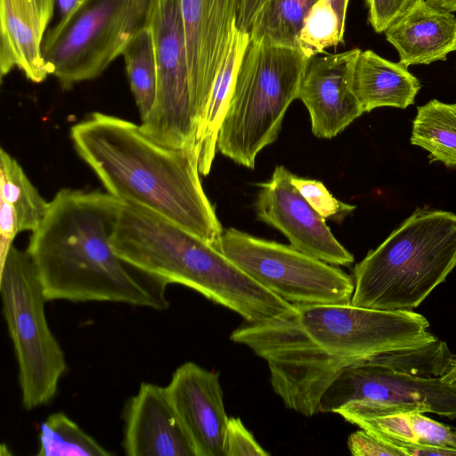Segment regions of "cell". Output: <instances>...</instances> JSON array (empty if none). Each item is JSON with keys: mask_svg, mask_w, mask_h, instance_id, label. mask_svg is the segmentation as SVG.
Instances as JSON below:
<instances>
[{"mask_svg": "<svg viewBox=\"0 0 456 456\" xmlns=\"http://www.w3.org/2000/svg\"><path fill=\"white\" fill-rule=\"evenodd\" d=\"M126 263L163 285L176 283L247 322L284 315L295 305L255 281L218 248L154 212L121 201L111 236Z\"/></svg>", "mask_w": 456, "mask_h": 456, "instance_id": "cell-3", "label": "cell"}, {"mask_svg": "<svg viewBox=\"0 0 456 456\" xmlns=\"http://www.w3.org/2000/svg\"><path fill=\"white\" fill-rule=\"evenodd\" d=\"M239 2L180 0L191 91L200 119L229 49Z\"/></svg>", "mask_w": 456, "mask_h": 456, "instance_id": "cell-14", "label": "cell"}, {"mask_svg": "<svg viewBox=\"0 0 456 456\" xmlns=\"http://www.w3.org/2000/svg\"><path fill=\"white\" fill-rule=\"evenodd\" d=\"M165 387L196 456H224L229 418L219 373L186 362L174 371Z\"/></svg>", "mask_w": 456, "mask_h": 456, "instance_id": "cell-15", "label": "cell"}, {"mask_svg": "<svg viewBox=\"0 0 456 456\" xmlns=\"http://www.w3.org/2000/svg\"><path fill=\"white\" fill-rule=\"evenodd\" d=\"M309 60L299 49L249 39L218 135L223 155L255 167L257 154L278 138Z\"/></svg>", "mask_w": 456, "mask_h": 456, "instance_id": "cell-5", "label": "cell"}, {"mask_svg": "<svg viewBox=\"0 0 456 456\" xmlns=\"http://www.w3.org/2000/svg\"><path fill=\"white\" fill-rule=\"evenodd\" d=\"M344 42L338 17L327 0H318L305 19L298 35L299 50L311 59Z\"/></svg>", "mask_w": 456, "mask_h": 456, "instance_id": "cell-27", "label": "cell"}, {"mask_svg": "<svg viewBox=\"0 0 456 456\" xmlns=\"http://www.w3.org/2000/svg\"><path fill=\"white\" fill-rule=\"evenodd\" d=\"M410 141L426 150L431 161L456 168V103L433 99L419 106Z\"/></svg>", "mask_w": 456, "mask_h": 456, "instance_id": "cell-23", "label": "cell"}, {"mask_svg": "<svg viewBox=\"0 0 456 456\" xmlns=\"http://www.w3.org/2000/svg\"><path fill=\"white\" fill-rule=\"evenodd\" d=\"M351 423L369 431L382 441L401 440L419 444L411 424L410 412L361 418L354 419Z\"/></svg>", "mask_w": 456, "mask_h": 456, "instance_id": "cell-29", "label": "cell"}, {"mask_svg": "<svg viewBox=\"0 0 456 456\" xmlns=\"http://www.w3.org/2000/svg\"><path fill=\"white\" fill-rule=\"evenodd\" d=\"M354 401L456 419V386L441 377L425 378L395 370L370 357L343 369L322 395L320 412L336 413Z\"/></svg>", "mask_w": 456, "mask_h": 456, "instance_id": "cell-12", "label": "cell"}, {"mask_svg": "<svg viewBox=\"0 0 456 456\" xmlns=\"http://www.w3.org/2000/svg\"><path fill=\"white\" fill-rule=\"evenodd\" d=\"M59 10V22L66 20L83 0H54Z\"/></svg>", "mask_w": 456, "mask_h": 456, "instance_id": "cell-36", "label": "cell"}, {"mask_svg": "<svg viewBox=\"0 0 456 456\" xmlns=\"http://www.w3.org/2000/svg\"><path fill=\"white\" fill-rule=\"evenodd\" d=\"M266 0H240L236 27L242 32H249L253 20Z\"/></svg>", "mask_w": 456, "mask_h": 456, "instance_id": "cell-34", "label": "cell"}, {"mask_svg": "<svg viewBox=\"0 0 456 456\" xmlns=\"http://www.w3.org/2000/svg\"><path fill=\"white\" fill-rule=\"evenodd\" d=\"M0 21L1 77L17 68L28 80L43 82L49 73L42 50L45 30L35 0H0Z\"/></svg>", "mask_w": 456, "mask_h": 456, "instance_id": "cell-19", "label": "cell"}, {"mask_svg": "<svg viewBox=\"0 0 456 456\" xmlns=\"http://www.w3.org/2000/svg\"><path fill=\"white\" fill-rule=\"evenodd\" d=\"M317 1L266 0L253 20L249 39L299 49V32Z\"/></svg>", "mask_w": 456, "mask_h": 456, "instance_id": "cell-24", "label": "cell"}, {"mask_svg": "<svg viewBox=\"0 0 456 456\" xmlns=\"http://www.w3.org/2000/svg\"><path fill=\"white\" fill-rule=\"evenodd\" d=\"M43 29L45 31L53 14L54 0H35Z\"/></svg>", "mask_w": 456, "mask_h": 456, "instance_id": "cell-35", "label": "cell"}, {"mask_svg": "<svg viewBox=\"0 0 456 456\" xmlns=\"http://www.w3.org/2000/svg\"><path fill=\"white\" fill-rule=\"evenodd\" d=\"M157 0H83L71 15L44 37L49 75L64 90L100 76L141 29Z\"/></svg>", "mask_w": 456, "mask_h": 456, "instance_id": "cell-7", "label": "cell"}, {"mask_svg": "<svg viewBox=\"0 0 456 456\" xmlns=\"http://www.w3.org/2000/svg\"><path fill=\"white\" fill-rule=\"evenodd\" d=\"M158 69L154 107L140 128L157 143L183 148L195 142L200 115L190 79L180 0H157L151 22Z\"/></svg>", "mask_w": 456, "mask_h": 456, "instance_id": "cell-11", "label": "cell"}, {"mask_svg": "<svg viewBox=\"0 0 456 456\" xmlns=\"http://www.w3.org/2000/svg\"><path fill=\"white\" fill-rule=\"evenodd\" d=\"M384 33L406 67L445 61L456 51V16L426 0Z\"/></svg>", "mask_w": 456, "mask_h": 456, "instance_id": "cell-18", "label": "cell"}, {"mask_svg": "<svg viewBox=\"0 0 456 456\" xmlns=\"http://www.w3.org/2000/svg\"><path fill=\"white\" fill-rule=\"evenodd\" d=\"M231 339L267 362L274 393L287 408L306 417L320 412L322 395L346 367L307 336L295 307L265 322H247Z\"/></svg>", "mask_w": 456, "mask_h": 456, "instance_id": "cell-8", "label": "cell"}, {"mask_svg": "<svg viewBox=\"0 0 456 456\" xmlns=\"http://www.w3.org/2000/svg\"><path fill=\"white\" fill-rule=\"evenodd\" d=\"M291 183L309 205L324 219L341 221L356 208L354 205L338 200L320 181L293 175Z\"/></svg>", "mask_w": 456, "mask_h": 456, "instance_id": "cell-28", "label": "cell"}, {"mask_svg": "<svg viewBox=\"0 0 456 456\" xmlns=\"http://www.w3.org/2000/svg\"><path fill=\"white\" fill-rule=\"evenodd\" d=\"M422 1L366 0L369 10V22L375 32L383 33Z\"/></svg>", "mask_w": 456, "mask_h": 456, "instance_id": "cell-30", "label": "cell"}, {"mask_svg": "<svg viewBox=\"0 0 456 456\" xmlns=\"http://www.w3.org/2000/svg\"><path fill=\"white\" fill-rule=\"evenodd\" d=\"M347 446L354 456H404L402 451L362 428L348 436Z\"/></svg>", "mask_w": 456, "mask_h": 456, "instance_id": "cell-33", "label": "cell"}, {"mask_svg": "<svg viewBox=\"0 0 456 456\" xmlns=\"http://www.w3.org/2000/svg\"><path fill=\"white\" fill-rule=\"evenodd\" d=\"M441 378L444 382L456 386V357L448 369L447 372Z\"/></svg>", "mask_w": 456, "mask_h": 456, "instance_id": "cell-39", "label": "cell"}, {"mask_svg": "<svg viewBox=\"0 0 456 456\" xmlns=\"http://www.w3.org/2000/svg\"><path fill=\"white\" fill-rule=\"evenodd\" d=\"M249 42V34L235 27L228 52L216 76L199 124L195 143L199 151V169L208 175L217 149L220 128L232 95L237 70Z\"/></svg>", "mask_w": 456, "mask_h": 456, "instance_id": "cell-22", "label": "cell"}, {"mask_svg": "<svg viewBox=\"0 0 456 456\" xmlns=\"http://www.w3.org/2000/svg\"><path fill=\"white\" fill-rule=\"evenodd\" d=\"M217 248L255 281L291 305L351 303L354 285L347 273L291 246L228 228Z\"/></svg>", "mask_w": 456, "mask_h": 456, "instance_id": "cell-9", "label": "cell"}, {"mask_svg": "<svg viewBox=\"0 0 456 456\" xmlns=\"http://www.w3.org/2000/svg\"><path fill=\"white\" fill-rule=\"evenodd\" d=\"M122 55L130 88L142 121L154 107L158 87L155 44L150 26L134 36Z\"/></svg>", "mask_w": 456, "mask_h": 456, "instance_id": "cell-25", "label": "cell"}, {"mask_svg": "<svg viewBox=\"0 0 456 456\" xmlns=\"http://www.w3.org/2000/svg\"><path fill=\"white\" fill-rule=\"evenodd\" d=\"M429 4L449 12H456V0H426Z\"/></svg>", "mask_w": 456, "mask_h": 456, "instance_id": "cell-38", "label": "cell"}, {"mask_svg": "<svg viewBox=\"0 0 456 456\" xmlns=\"http://www.w3.org/2000/svg\"><path fill=\"white\" fill-rule=\"evenodd\" d=\"M420 88L419 80L400 61L361 50L354 64L353 90L363 113L380 107L404 110L415 102Z\"/></svg>", "mask_w": 456, "mask_h": 456, "instance_id": "cell-20", "label": "cell"}, {"mask_svg": "<svg viewBox=\"0 0 456 456\" xmlns=\"http://www.w3.org/2000/svg\"><path fill=\"white\" fill-rule=\"evenodd\" d=\"M70 137L110 194L167 218L217 248L224 230L200 182L195 142L162 146L139 125L102 112L75 124Z\"/></svg>", "mask_w": 456, "mask_h": 456, "instance_id": "cell-2", "label": "cell"}, {"mask_svg": "<svg viewBox=\"0 0 456 456\" xmlns=\"http://www.w3.org/2000/svg\"><path fill=\"white\" fill-rule=\"evenodd\" d=\"M37 456H110L102 446L62 411L53 412L41 423Z\"/></svg>", "mask_w": 456, "mask_h": 456, "instance_id": "cell-26", "label": "cell"}, {"mask_svg": "<svg viewBox=\"0 0 456 456\" xmlns=\"http://www.w3.org/2000/svg\"><path fill=\"white\" fill-rule=\"evenodd\" d=\"M47 202L18 161L0 150V261L19 232H35L45 218Z\"/></svg>", "mask_w": 456, "mask_h": 456, "instance_id": "cell-21", "label": "cell"}, {"mask_svg": "<svg viewBox=\"0 0 456 456\" xmlns=\"http://www.w3.org/2000/svg\"><path fill=\"white\" fill-rule=\"evenodd\" d=\"M292 175L277 166L268 181L257 184V217L281 232L294 248L333 265H350L354 256L292 184Z\"/></svg>", "mask_w": 456, "mask_h": 456, "instance_id": "cell-13", "label": "cell"}, {"mask_svg": "<svg viewBox=\"0 0 456 456\" xmlns=\"http://www.w3.org/2000/svg\"><path fill=\"white\" fill-rule=\"evenodd\" d=\"M333 6L339 20L340 29L345 34L346 19L349 0H327Z\"/></svg>", "mask_w": 456, "mask_h": 456, "instance_id": "cell-37", "label": "cell"}, {"mask_svg": "<svg viewBox=\"0 0 456 456\" xmlns=\"http://www.w3.org/2000/svg\"><path fill=\"white\" fill-rule=\"evenodd\" d=\"M127 456H196L165 387L141 383L123 409Z\"/></svg>", "mask_w": 456, "mask_h": 456, "instance_id": "cell-17", "label": "cell"}, {"mask_svg": "<svg viewBox=\"0 0 456 456\" xmlns=\"http://www.w3.org/2000/svg\"><path fill=\"white\" fill-rule=\"evenodd\" d=\"M120 204L110 193L69 188L49 202L26 249L47 301L168 307L166 286L126 263L112 246Z\"/></svg>", "mask_w": 456, "mask_h": 456, "instance_id": "cell-1", "label": "cell"}, {"mask_svg": "<svg viewBox=\"0 0 456 456\" xmlns=\"http://www.w3.org/2000/svg\"><path fill=\"white\" fill-rule=\"evenodd\" d=\"M0 294L18 363L22 405L31 411L55 397L67 362L48 325L47 300L27 250L12 246L1 261Z\"/></svg>", "mask_w": 456, "mask_h": 456, "instance_id": "cell-6", "label": "cell"}, {"mask_svg": "<svg viewBox=\"0 0 456 456\" xmlns=\"http://www.w3.org/2000/svg\"><path fill=\"white\" fill-rule=\"evenodd\" d=\"M361 50L314 56L302 78L297 98L305 105L312 132L330 139L362 113L353 90V74Z\"/></svg>", "mask_w": 456, "mask_h": 456, "instance_id": "cell-16", "label": "cell"}, {"mask_svg": "<svg viewBox=\"0 0 456 456\" xmlns=\"http://www.w3.org/2000/svg\"><path fill=\"white\" fill-rule=\"evenodd\" d=\"M456 267V214L417 208L354 269L351 305L412 311Z\"/></svg>", "mask_w": 456, "mask_h": 456, "instance_id": "cell-4", "label": "cell"}, {"mask_svg": "<svg viewBox=\"0 0 456 456\" xmlns=\"http://www.w3.org/2000/svg\"><path fill=\"white\" fill-rule=\"evenodd\" d=\"M295 315L307 336L346 367L377 354L437 338L428 331V321L413 311L329 304L295 305Z\"/></svg>", "mask_w": 456, "mask_h": 456, "instance_id": "cell-10", "label": "cell"}, {"mask_svg": "<svg viewBox=\"0 0 456 456\" xmlns=\"http://www.w3.org/2000/svg\"><path fill=\"white\" fill-rule=\"evenodd\" d=\"M224 456H267L240 418H229L224 443Z\"/></svg>", "mask_w": 456, "mask_h": 456, "instance_id": "cell-32", "label": "cell"}, {"mask_svg": "<svg viewBox=\"0 0 456 456\" xmlns=\"http://www.w3.org/2000/svg\"><path fill=\"white\" fill-rule=\"evenodd\" d=\"M410 420L419 444L456 449V432L450 427L419 411L410 412Z\"/></svg>", "mask_w": 456, "mask_h": 456, "instance_id": "cell-31", "label": "cell"}]
</instances>
